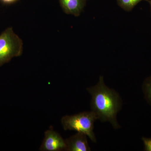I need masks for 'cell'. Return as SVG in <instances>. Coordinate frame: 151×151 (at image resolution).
<instances>
[{
  "mask_svg": "<svg viewBox=\"0 0 151 151\" xmlns=\"http://www.w3.org/2000/svg\"><path fill=\"white\" fill-rule=\"evenodd\" d=\"M92 96L91 108L98 119L110 122L115 129L120 127L117 113L121 110L122 101L119 94L106 86L103 76H100L97 85L87 89Z\"/></svg>",
  "mask_w": 151,
  "mask_h": 151,
  "instance_id": "6da1fadb",
  "label": "cell"
},
{
  "mask_svg": "<svg viewBox=\"0 0 151 151\" xmlns=\"http://www.w3.org/2000/svg\"><path fill=\"white\" fill-rule=\"evenodd\" d=\"M97 119L96 114L92 111L63 116L61 122L64 130H73L83 133L95 143L96 139L93 130L94 122Z\"/></svg>",
  "mask_w": 151,
  "mask_h": 151,
  "instance_id": "7a4b0ae2",
  "label": "cell"
},
{
  "mask_svg": "<svg viewBox=\"0 0 151 151\" xmlns=\"http://www.w3.org/2000/svg\"><path fill=\"white\" fill-rule=\"evenodd\" d=\"M23 43L21 39L8 27L0 34V66L9 62L13 58L22 55Z\"/></svg>",
  "mask_w": 151,
  "mask_h": 151,
  "instance_id": "3957f363",
  "label": "cell"
},
{
  "mask_svg": "<svg viewBox=\"0 0 151 151\" xmlns=\"http://www.w3.org/2000/svg\"><path fill=\"white\" fill-rule=\"evenodd\" d=\"M65 140L58 133L54 131L52 127L45 133V137L40 150L43 151L65 150Z\"/></svg>",
  "mask_w": 151,
  "mask_h": 151,
  "instance_id": "277c9868",
  "label": "cell"
},
{
  "mask_svg": "<svg viewBox=\"0 0 151 151\" xmlns=\"http://www.w3.org/2000/svg\"><path fill=\"white\" fill-rule=\"evenodd\" d=\"M66 149L68 151H89L91 150L88 145L86 135L78 133L65 140Z\"/></svg>",
  "mask_w": 151,
  "mask_h": 151,
  "instance_id": "5b68a950",
  "label": "cell"
},
{
  "mask_svg": "<svg viewBox=\"0 0 151 151\" xmlns=\"http://www.w3.org/2000/svg\"><path fill=\"white\" fill-rule=\"evenodd\" d=\"M59 1L65 14L78 17L86 5V0H59Z\"/></svg>",
  "mask_w": 151,
  "mask_h": 151,
  "instance_id": "8992f818",
  "label": "cell"
},
{
  "mask_svg": "<svg viewBox=\"0 0 151 151\" xmlns=\"http://www.w3.org/2000/svg\"><path fill=\"white\" fill-rule=\"evenodd\" d=\"M118 5L127 12H130L143 0H117ZM147 1V0H145Z\"/></svg>",
  "mask_w": 151,
  "mask_h": 151,
  "instance_id": "52a82bcc",
  "label": "cell"
},
{
  "mask_svg": "<svg viewBox=\"0 0 151 151\" xmlns=\"http://www.w3.org/2000/svg\"><path fill=\"white\" fill-rule=\"evenodd\" d=\"M143 90L146 100L151 104V76L146 78L144 81Z\"/></svg>",
  "mask_w": 151,
  "mask_h": 151,
  "instance_id": "ba28073f",
  "label": "cell"
},
{
  "mask_svg": "<svg viewBox=\"0 0 151 151\" xmlns=\"http://www.w3.org/2000/svg\"><path fill=\"white\" fill-rule=\"evenodd\" d=\"M142 140L145 146V151H151V138L143 137Z\"/></svg>",
  "mask_w": 151,
  "mask_h": 151,
  "instance_id": "9c48e42d",
  "label": "cell"
},
{
  "mask_svg": "<svg viewBox=\"0 0 151 151\" xmlns=\"http://www.w3.org/2000/svg\"><path fill=\"white\" fill-rule=\"evenodd\" d=\"M18 0H0L2 3L5 4H11L17 2Z\"/></svg>",
  "mask_w": 151,
  "mask_h": 151,
  "instance_id": "30bf717a",
  "label": "cell"
},
{
  "mask_svg": "<svg viewBox=\"0 0 151 151\" xmlns=\"http://www.w3.org/2000/svg\"><path fill=\"white\" fill-rule=\"evenodd\" d=\"M147 1L148 2L149 4H150V6L151 11V0H147Z\"/></svg>",
  "mask_w": 151,
  "mask_h": 151,
  "instance_id": "8fae6325",
  "label": "cell"
}]
</instances>
